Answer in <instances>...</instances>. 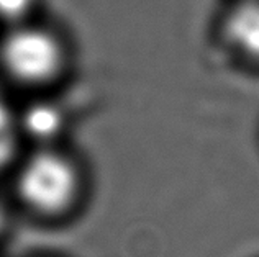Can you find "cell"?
Here are the masks:
<instances>
[{"mask_svg": "<svg viewBox=\"0 0 259 257\" xmlns=\"http://www.w3.org/2000/svg\"><path fill=\"white\" fill-rule=\"evenodd\" d=\"M17 187L20 197L30 208L54 215L64 212L77 197L79 174L66 156L43 149L25 161Z\"/></svg>", "mask_w": 259, "mask_h": 257, "instance_id": "obj_1", "label": "cell"}, {"mask_svg": "<svg viewBox=\"0 0 259 257\" xmlns=\"http://www.w3.org/2000/svg\"><path fill=\"white\" fill-rule=\"evenodd\" d=\"M0 58L13 77L25 84L54 79L64 64V48L51 31L35 25L15 26L2 43Z\"/></svg>", "mask_w": 259, "mask_h": 257, "instance_id": "obj_2", "label": "cell"}, {"mask_svg": "<svg viewBox=\"0 0 259 257\" xmlns=\"http://www.w3.org/2000/svg\"><path fill=\"white\" fill-rule=\"evenodd\" d=\"M225 36L244 56L259 61V0H241L225 18Z\"/></svg>", "mask_w": 259, "mask_h": 257, "instance_id": "obj_3", "label": "cell"}, {"mask_svg": "<svg viewBox=\"0 0 259 257\" xmlns=\"http://www.w3.org/2000/svg\"><path fill=\"white\" fill-rule=\"evenodd\" d=\"M63 115L53 104H33L23 115V126L31 138L50 141L63 130Z\"/></svg>", "mask_w": 259, "mask_h": 257, "instance_id": "obj_4", "label": "cell"}, {"mask_svg": "<svg viewBox=\"0 0 259 257\" xmlns=\"http://www.w3.org/2000/svg\"><path fill=\"white\" fill-rule=\"evenodd\" d=\"M35 5L36 0H0V20L13 25V28L25 25Z\"/></svg>", "mask_w": 259, "mask_h": 257, "instance_id": "obj_5", "label": "cell"}, {"mask_svg": "<svg viewBox=\"0 0 259 257\" xmlns=\"http://www.w3.org/2000/svg\"><path fill=\"white\" fill-rule=\"evenodd\" d=\"M4 225V213H2V210H0V228H2Z\"/></svg>", "mask_w": 259, "mask_h": 257, "instance_id": "obj_6", "label": "cell"}]
</instances>
